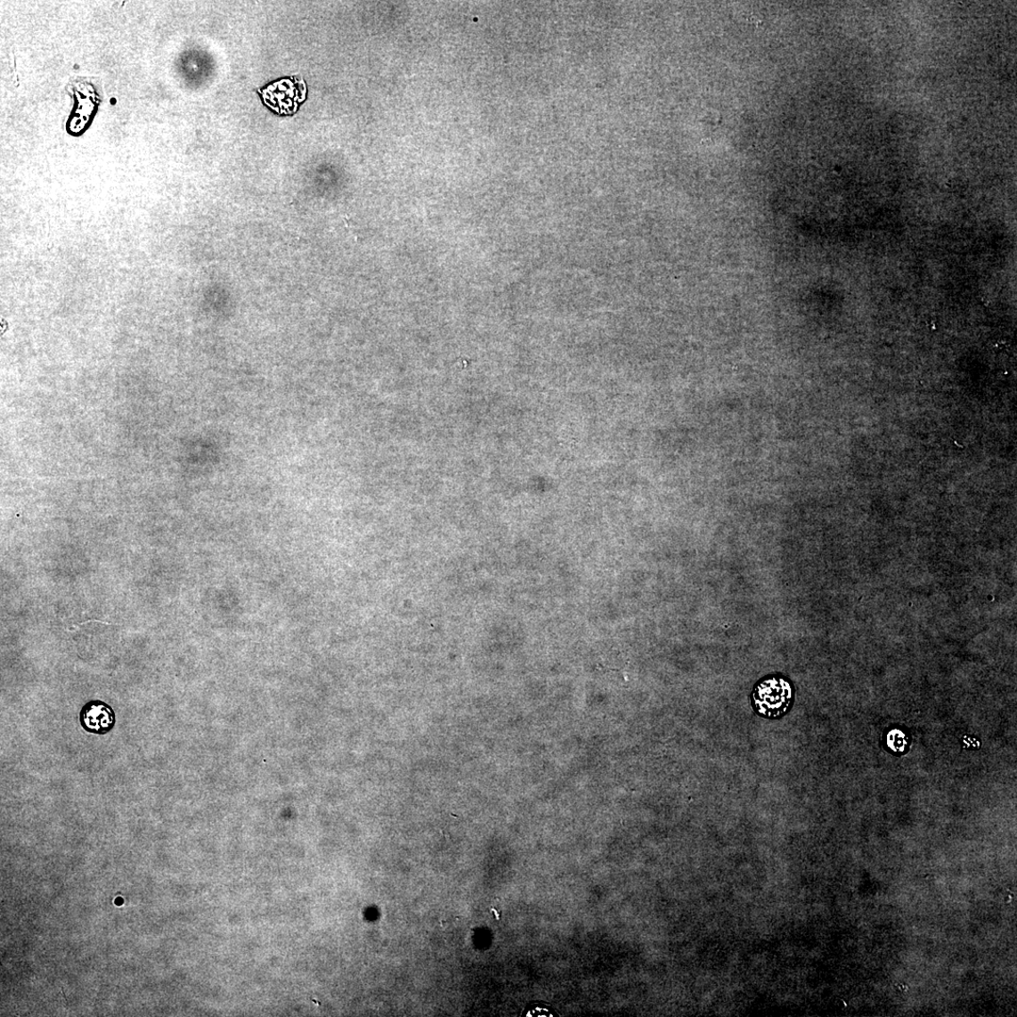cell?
<instances>
[{"label":"cell","mask_w":1017,"mask_h":1017,"mask_svg":"<svg viewBox=\"0 0 1017 1017\" xmlns=\"http://www.w3.org/2000/svg\"><path fill=\"white\" fill-rule=\"evenodd\" d=\"M794 699V690L789 679L779 676H768L753 687L751 696L752 707L759 715L767 719H778L790 712Z\"/></svg>","instance_id":"obj_1"},{"label":"cell","mask_w":1017,"mask_h":1017,"mask_svg":"<svg viewBox=\"0 0 1017 1017\" xmlns=\"http://www.w3.org/2000/svg\"><path fill=\"white\" fill-rule=\"evenodd\" d=\"M542 1013H548L549 1016H553L552 1014H549V1013H550V1011H549V1010H548V1009H546V1008H543L542 1006H536V1007H534V1008H533V1010H529V1011H528V1014H527V1016H530V1015H531V1016H534V1014H535V1013H539V1014H538V1016H544V1015L542 1014ZM545 1015H546V1014H545ZM546 1016H547V1015H546Z\"/></svg>","instance_id":"obj_3"},{"label":"cell","mask_w":1017,"mask_h":1017,"mask_svg":"<svg viewBox=\"0 0 1017 1017\" xmlns=\"http://www.w3.org/2000/svg\"><path fill=\"white\" fill-rule=\"evenodd\" d=\"M80 725L89 733L106 735L116 726L117 719L110 705L101 700L90 701L79 713Z\"/></svg>","instance_id":"obj_2"}]
</instances>
